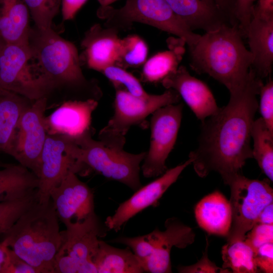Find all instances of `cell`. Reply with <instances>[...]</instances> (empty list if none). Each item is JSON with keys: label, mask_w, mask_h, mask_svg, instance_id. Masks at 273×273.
<instances>
[{"label": "cell", "mask_w": 273, "mask_h": 273, "mask_svg": "<svg viewBox=\"0 0 273 273\" xmlns=\"http://www.w3.org/2000/svg\"><path fill=\"white\" fill-rule=\"evenodd\" d=\"M222 267L234 273L260 272L254 259V252L244 240L227 242L222 247Z\"/></svg>", "instance_id": "29"}, {"label": "cell", "mask_w": 273, "mask_h": 273, "mask_svg": "<svg viewBox=\"0 0 273 273\" xmlns=\"http://www.w3.org/2000/svg\"><path fill=\"white\" fill-rule=\"evenodd\" d=\"M251 139L253 145L252 156L262 171L273 180V132L261 117L255 119L252 126Z\"/></svg>", "instance_id": "28"}, {"label": "cell", "mask_w": 273, "mask_h": 273, "mask_svg": "<svg viewBox=\"0 0 273 273\" xmlns=\"http://www.w3.org/2000/svg\"><path fill=\"white\" fill-rule=\"evenodd\" d=\"M75 145L72 138L47 134L40 158L37 189L39 202H46L50 199L52 190L69 171L76 174L87 167L76 159Z\"/></svg>", "instance_id": "12"}, {"label": "cell", "mask_w": 273, "mask_h": 273, "mask_svg": "<svg viewBox=\"0 0 273 273\" xmlns=\"http://www.w3.org/2000/svg\"><path fill=\"white\" fill-rule=\"evenodd\" d=\"M263 84L251 68L245 83L230 93L228 104L202 122L198 147L189 156L200 177L215 171L226 184L253 158L251 132Z\"/></svg>", "instance_id": "1"}, {"label": "cell", "mask_w": 273, "mask_h": 273, "mask_svg": "<svg viewBox=\"0 0 273 273\" xmlns=\"http://www.w3.org/2000/svg\"><path fill=\"white\" fill-rule=\"evenodd\" d=\"M192 163V159L189 158L184 163L167 169L153 181L142 186L129 198L120 204L113 215L106 218L105 226L109 230L117 232L138 213L148 207L156 205L167 190L176 181L182 171Z\"/></svg>", "instance_id": "15"}, {"label": "cell", "mask_w": 273, "mask_h": 273, "mask_svg": "<svg viewBox=\"0 0 273 273\" xmlns=\"http://www.w3.org/2000/svg\"><path fill=\"white\" fill-rule=\"evenodd\" d=\"M245 36L253 57L251 68L260 78L266 77L273 63V16L253 14Z\"/></svg>", "instance_id": "20"}, {"label": "cell", "mask_w": 273, "mask_h": 273, "mask_svg": "<svg viewBox=\"0 0 273 273\" xmlns=\"http://www.w3.org/2000/svg\"><path fill=\"white\" fill-rule=\"evenodd\" d=\"M118 33L114 28H103L98 24L92 26L81 41V64L100 72L115 65L120 39Z\"/></svg>", "instance_id": "19"}, {"label": "cell", "mask_w": 273, "mask_h": 273, "mask_svg": "<svg viewBox=\"0 0 273 273\" xmlns=\"http://www.w3.org/2000/svg\"><path fill=\"white\" fill-rule=\"evenodd\" d=\"M89 130L73 138L76 143L75 156L80 163L105 177L122 183L133 191L142 186L140 164L146 152H127L123 148L111 146L92 137Z\"/></svg>", "instance_id": "5"}, {"label": "cell", "mask_w": 273, "mask_h": 273, "mask_svg": "<svg viewBox=\"0 0 273 273\" xmlns=\"http://www.w3.org/2000/svg\"><path fill=\"white\" fill-rule=\"evenodd\" d=\"M115 90L114 114L100 131L98 138L106 144L123 149L125 135L131 126L140 124L160 108L178 103L180 99L172 89L146 97L133 96L124 89Z\"/></svg>", "instance_id": "7"}, {"label": "cell", "mask_w": 273, "mask_h": 273, "mask_svg": "<svg viewBox=\"0 0 273 273\" xmlns=\"http://www.w3.org/2000/svg\"><path fill=\"white\" fill-rule=\"evenodd\" d=\"M195 216L199 226L209 234L226 237L232 224L229 201L216 191L203 198L196 205Z\"/></svg>", "instance_id": "22"}, {"label": "cell", "mask_w": 273, "mask_h": 273, "mask_svg": "<svg viewBox=\"0 0 273 273\" xmlns=\"http://www.w3.org/2000/svg\"><path fill=\"white\" fill-rule=\"evenodd\" d=\"M273 16V0H256L252 15Z\"/></svg>", "instance_id": "42"}, {"label": "cell", "mask_w": 273, "mask_h": 273, "mask_svg": "<svg viewBox=\"0 0 273 273\" xmlns=\"http://www.w3.org/2000/svg\"><path fill=\"white\" fill-rule=\"evenodd\" d=\"M39 179L30 170L21 164H10L0 168V202L23 198L38 189Z\"/></svg>", "instance_id": "25"}, {"label": "cell", "mask_w": 273, "mask_h": 273, "mask_svg": "<svg viewBox=\"0 0 273 273\" xmlns=\"http://www.w3.org/2000/svg\"><path fill=\"white\" fill-rule=\"evenodd\" d=\"M66 229L55 257V273H97L94 260L99 238L106 235L99 218Z\"/></svg>", "instance_id": "9"}, {"label": "cell", "mask_w": 273, "mask_h": 273, "mask_svg": "<svg viewBox=\"0 0 273 273\" xmlns=\"http://www.w3.org/2000/svg\"><path fill=\"white\" fill-rule=\"evenodd\" d=\"M148 47L140 36L130 34L120 38L115 65L124 69L135 68L146 61Z\"/></svg>", "instance_id": "30"}, {"label": "cell", "mask_w": 273, "mask_h": 273, "mask_svg": "<svg viewBox=\"0 0 273 273\" xmlns=\"http://www.w3.org/2000/svg\"><path fill=\"white\" fill-rule=\"evenodd\" d=\"M256 0H235L234 14L238 20V28L242 35L246 33L252 17Z\"/></svg>", "instance_id": "38"}, {"label": "cell", "mask_w": 273, "mask_h": 273, "mask_svg": "<svg viewBox=\"0 0 273 273\" xmlns=\"http://www.w3.org/2000/svg\"><path fill=\"white\" fill-rule=\"evenodd\" d=\"M7 248L8 261L4 273H37L36 269Z\"/></svg>", "instance_id": "40"}, {"label": "cell", "mask_w": 273, "mask_h": 273, "mask_svg": "<svg viewBox=\"0 0 273 273\" xmlns=\"http://www.w3.org/2000/svg\"><path fill=\"white\" fill-rule=\"evenodd\" d=\"M47 105L44 97L34 101L23 112L15 131L10 155L37 177L48 134L44 123Z\"/></svg>", "instance_id": "13"}, {"label": "cell", "mask_w": 273, "mask_h": 273, "mask_svg": "<svg viewBox=\"0 0 273 273\" xmlns=\"http://www.w3.org/2000/svg\"><path fill=\"white\" fill-rule=\"evenodd\" d=\"M256 223L266 224H273V204L271 203L266 206L260 213Z\"/></svg>", "instance_id": "43"}, {"label": "cell", "mask_w": 273, "mask_h": 273, "mask_svg": "<svg viewBox=\"0 0 273 273\" xmlns=\"http://www.w3.org/2000/svg\"><path fill=\"white\" fill-rule=\"evenodd\" d=\"M99 3L101 8H105L118 0H97Z\"/></svg>", "instance_id": "46"}, {"label": "cell", "mask_w": 273, "mask_h": 273, "mask_svg": "<svg viewBox=\"0 0 273 273\" xmlns=\"http://www.w3.org/2000/svg\"><path fill=\"white\" fill-rule=\"evenodd\" d=\"M165 230L160 232L159 238L152 254L142 264L145 272H172L170 252L173 247L185 248L193 244L195 234L192 229L175 217L165 222Z\"/></svg>", "instance_id": "18"}, {"label": "cell", "mask_w": 273, "mask_h": 273, "mask_svg": "<svg viewBox=\"0 0 273 273\" xmlns=\"http://www.w3.org/2000/svg\"><path fill=\"white\" fill-rule=\"evenodd\" d=\"M29 14L23 0H0V36L6 43H29Z\"/></svg>", "instance_id": "23"}, {"label": "cell", "mask_w": 273, "mask_h": 273, "mask_svg": "<svg viewBox=\"0 0 273 273\" xmlns=\"http://www.w3.org/2000/svg\"><path fill=\"white\" fill-rule=\"evenodd\" d=\"M99 17L106 26L118 31L129 29L135 22L147 24L183 39L193 47L200 35L195 33L172 11L165 0H126L119 9L99 8Z\"/></svg>", "instance_id": "6"}, {"label": "cell", "mask_w": 273, "mask_h": 273, "mask_svg": "<svg viewBox=\"0 0 273 273\" xmlns=\"http://www.w3.org/2000/svg\"><path fill=\"white\" fill-rule=\"evenodd\" d=\"M97 273H143L141 264L129 248L119 249L100 240L94 260Z\"/></svg>", "instance_id": "27"}, {"label": "cell", "mask_w": 273, "mask_h": 273, "mask_svg": "<svg viewBox=\"0 0 273 273\" xmlns=\"http://www.w3.org/2000/svg\"><path fill=\"white\" fill-rule=\"evenodd\" d=\"M98 105L94 99L65 102L50 115L44 117L47 132L77 138L90 130L93 112Z\"/></svg>", "instance_id": "17"}, {"label": "cell", "mask_w": 273, "mask_h": 273, "mask_svg": "<svg viewBox=\"0 0 273 273\" xmlns=\"http://www.w3.org/2000/svg\"><path fill=\"white\" fill-rule=\"evenodd\" d=\"M185 44L183 39L178 37L169 39L168 50L155 54L143 64V80L150 83L161 82L176 71L185 54Z\"/></svg>", "instance_id": "26"}, {"label": "cell", "mask_w": 273, "mask_h": 273, "mask_svg": "<svg viewBox=\"0 0 273 273\" xmlns=\"http://www.w3.org/2000/svg\"><path fill=\"white\" fill-rule=\"evenodd\" d=\"M8 261L7 247L0 243V273H4Z\"/></svg>", "instance_id": "45"}, {"label": "cell", "mask_w": 273, "mask_h": 273, "mask_svg": "<svg viewBox=\"0 0 273 273\" xmlns=\"http://www.w3.org/2000/svg\"><path fill=\"white\" fill-rule=\"evenodd\" d=\"M29 100L0 87V153L11 155L16 128Z\"/></svg>", "instance_id": "24"}, {"label": "cell", "mask_w": 273, "mask_h": 273, "mask_svg": "<svg viewBox=\"0 0 273 273\" xmlns=\"http://www.w3.org/2000/svg\"><path fill=\"white\" fill-rule=\"evenodd\" d=\"M51 199L38 200L3 235L1 242L33 267L37 273H55V257L63 240Z\"/></svg>", "instance_id": "3"}, {"label": "cell", "mask_w": 273, "mask_h": 273, "mask_svg": "<svg viewBox=\"0 0 273 273\" xmlns=\"http://www.w3.org/2000/svg\"><path fill=\"white\" fill-rule=\"evenodd\" d=\"M6 42L5 41V40L3 39V38L0 36V54L6 44Z\"/></svg>", "instance_id": "47"}, {"label": "cell", "mask_w": 273, "mask_h": 273, "mask_svg": "<svg viewBox=\"0 0 273 273\" xmlns=\"http://www.w3.org/2000/svg\"><path fill=\"white\" fill-rule=\"evenodd\" d=\"M206 246L202 257L196 263L188 266H180L177 270L180 273H230L229 269H225L217 266L209 259L208 248L209 242L206 238Z\"/></svg>", "instance_id": "37"}, {"label": "cell", "mask_w": 273, "mask_h": 273, "mask_svg": "<svg viewBox=\"0 0 273 273\" xmlns=\"http://www.w3.org/2000/svg\"><path fill=\"white\" fill-rule=\"evenodd\" d=\"M259 104L261 118L269 129L273 132V81L269 79L262 86L259 94Z\"/></svg>", "instance_id": "35"}, {"label": "cell", "mask_w": 273, "mask_h": 273, "mask_svg": "<svg viewBox=\"0 0 273 273\" xmlns=\"http://www.w3.org/2000/svg\"><path fill=\"white\" fill-rule=\"evenodd\" d=\"M244 241L254 252L263 244L273 243V225L256 223L247 233Z\"/></svg>", "instance_id": "36"}, {"label": "cell", "mask_w": 273, "mask_h": 273, "mask_svg": "<svg viewBox=\"0 0 273 273\" xmlns=\"http://www.w3.org/2000/svg\"><path fill=\"white\" fill-rule=\"evenodd\" d=\"M255 263L260 270L265 273L273 272V243L259 247L254 252Z\"/></svg>", "instance_id": "39"}, {"label": "cell", "mask_w": 273, "mask_h": 273, "mask_svg": "<svg viewBox=\"0 0 273 273\" xmlns=\"http://www.w3.org/2000/svg\"><path fill=\"white\" fill-rule=\"evenodd\" d=\"M87 0H62L61 11L64 21L74 19Z\"/></svg>", "instance_id": "41"}, {"label": "cell", "mask_w": 273, "mask_h": 273, "mask_svg": "<svg viewBox=\"0 0 273 273\" xmlns=\"http://www.w3.org/2000/svg\"><path fill=\"white\" fill-rule=\"evenodd\" d=\"M29 44L36 74L51 89L64 85L79 90H90L101 97V91L84 77L75 46L60 36L53 28L30 29Z\"/></svg>", "instance_id": "4"}, {"label": "cell", "mask_w": 273, "mask_h": 273, "mask_svg": "<svg viewBox=\"0 0 273 273\" xmlns=\"http://www.w3.org/2000/svg\"><path fill=\"white\" fill-rule=\"evenodd\" d=\"M34 22L35 27L42 29L52 28L53 20L57 14L62 0H23Z\"/></svg>", "instance_id": "32"}, {"label": "cell", "mask_w": 273, "mask_h": 273, "mask_svg": "<svg viewBox=\"0 0 273 273\" xmlns=\"http://www.w3.org/2000/svg\"><path fill=\"white\" fill-rule=\"evenodd\" d=\"M37 201V190L23 198L0 202V235L8 231L19 218Z\"/></svg>", "instance_id": "31"}, {"label": "cell", "mask_w": 273, "mask_h": 273, "mask_svg": "<svg viewBox=\"0 0 273 273\" xmlns=\"http://www.w3.org/2000/svg\"><path fill=\"white\" fill-rule=\"evenodd\" d=\"M101 73L112 83L115 89H124L139 97H146L150 95L139 80L123 68L113 65L105 68Z\"/></svg>", "instance_id": "33"}, {"label": "cell", "mask_w": 273, "mask_h": 273, "mask_svg": "<svg viewBox=\"0 0 273 273\" xmlns=\"http://www.w3.org/2000/svg\"><path fill=\"white\" fill-rule=\"evenodd\" d=\"M183 108L181 104H170L152 114L150 147L141 167L146 178L158 177L167 170L166 161L176 141Z\"/></svg>", "instance_id": "11"}, {"label": "cell", "mask_w": 273, "mask_h": 273, "mask_svg": "<svg viewBox=\"0 0 273 273\" xmlns=\"http://www.w3.org/2000/svg\"><path fill=\"white\" fill-rule=\"evenodd\" d=\"M160 231L156 229L148 234L134 237H119L113 242L130 248L142 264L152 254L158 242Z\"/></svg>", "instance_id": "34"}, {"label": "cell", "mask_w": 273, "mask_h": 273, "mask_svg": "<svg viewBox=\"0 0 273 273\" xmlns=\"http://www.w3.org/2000/svg\"><path fill=\"white\" fill-rule=\"evenodd\" d=\"M8 164H9L4 163L0 161V168L5 167V166H7Z\"/></svg>", "instance_id": "48"}, {"label": "cell", "mask_w": 273, "mask_h": 273, "mask_svg": "<svg viewBox=\"0 0 273 273\" xmlns=\"http://www.w3.org/2000/svg\"><path fill=\"white\" fill-rule=\"evenodd\" d=\"M236 25L224 24L206 32L189 48L191 66L223 84L232 93L246 82L253 57Z\"/></svg>", "instance_id": "2"}, {"label": "cell", "mask_w": 273, "mask_h": 273, "mask_svg": "<svg viewBox=\"0 0 273 273\" xmlns=\"http://www.w3.org/2000/svg\"><path fill=\"white\" fill-rule=\"evenodd\" d=\"M31 60L29 43H6L0 54V87L29 100L46 97L51 89L34 72Z\"/></svg>", "instance_id": "10"}, {"label": "cell", "mask_w": 273, "mask_h": 273, "mask_svg": "<svg viewBox=\"0 0 273 273\" xmlns=\"http://www.w3.org/2000/svg\"><path fill=\"white\" fill-rule=\"evenodd\" d=\"M59 219L66 228L95 219L94 195L76 174L69 171L50 192Z\"/></svg>", "instance_id": "14"}, {"label": "cell", "mask_w": 273, "mask_h": 273, "mask_svg": "<svg viewBox=\"0 0 273 273\" xmlns=\"http://www.w3.org/2000/svg\"><path fill=\"white\" fill-rule=\"evenodd\" d=\"M271 181L253 179L241 173L232 177L226 183L230 187L229 201L232 215L231 227L227 242L244 240L247 233L256 223L263 209L272 203L273 190Z\"/></svg>", "instance_id": "8"}, {"label": "cell", "mask_w": 273, "mask_h": 273, "mask_svg": "<svg viewBox=\"0 0 273 273\" xmlns=\"http://www.w3.org/2000/svg\"><path fill=\"white\" fill-rule=\"evenodd\" d=\"M161 82L165 88L175 90L201 122L219 109L207 85L192 76L184 66H179Z\"/></svg>", "instance_id": "16"}, {"label": "cell", "mask_w": 273, "mask_h": 273, "mask_svg": "<svg viewBox=\"0 0 273 273\" xmlns=\"http://www.w3.org/2000/svg\"><path fill=\"white\" fill-rule=\"evenodd\" d=\"M173 12L192 31L206 32L224 24V13L212 0H165Z\"/></svg>", "instance_id": "21"}, {"label": "cell", "mask_w": 273, "mask_h": 273, "mask_svg": "<svg viewBox=\"0 0 273 273\" xmlns=\"http://www.w3.org/2000/svg\"><path fill=\"white\" fill-rule=\"evenodd\" d=\"M218 8L224 13H227L233 10L232 0H212Z\"/></svg>", "instance_id": "44"}]
</instances>
